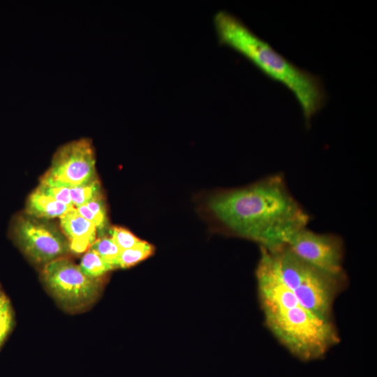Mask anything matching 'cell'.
Returning <instances> with one entry per match:
<instances>
[{
    "instance_id": "6",
    "label": "cell",
    "mask_w": 377,
    "mask_h": 377,
    "mask_svg": "<svg viewBox=\"0 0 377 377\" xmlns=\"http://www.w3.org/2000/svg\"><path fill=\"white\" fill-rule=\"evenodd\" d=\"M9 235L31 262L42 267L71 252L68 241L61 228L49 220L25 213L13 217Z\"/></svg>"
},
{
    "instance_id": "2",
    "label": "cell",
    "mask_w": 377,
    "mask_h": 377,
    "mask_svg": "<svg viewBox=\"0 0 377 377\" xmlns=\"http://www.w3.org/2000/svg\"><path fill=\"white\" fill-rule=\"evenodd\" d=\"M256 275L265 323L294 356L312 360L323 356L339 341L332 320H323L302 306L274 269L266 251Z\"/></svg>"
},
{
    "instance_id": "9",
    "label": "cell",
    "mask_w": 377,
    "mask_h": 377,
    "mask_svg": "<svg viewBox=\"0 0 377 377\" xmlns=\"http://www.w3.org/2000/svg\"><path fill=\"white\" fill-rule=\"evenodd\" d=\"M59 224L68 241L70 251L73 253H84L96 239L95 224L81 216L75 208L62 215Z\"/></svg>"
},
{
    "instance_id": "18",
    "label": "cell",
    "mask_w": 377,
    "mask_h": 377,
    "mask_svg": "<svg viewBox=\"0 0 377 377\" xmlns=\"http://www.w3.org/2000/svg\"><path fill=\"white\" fill-rule=\"evenodd\" d=\"M36 188L40 192L54 198L59 202L73 207L70 195V188L55 187L39 184Z\"/></svg>"
},
{
    "instance_id": "16",
    "label": "cell",
    "mask_w": 377,
    "mask_h": 377,
    "mask_svg": "<svg viewBox=\"0 0 377 377\" xmlns=\"http://www.w3.org/2000/svg\"><path fill=\"white\" fill-rule=\"evenodd\" d=\"M109 235L121 251L132 248L141 242V239L131 231L122 227H112Z\"/></svg>"
},
{
    "instance_id": "8",
    "label": "cell",
    "mask_w": 377,
    "mask_h": 377,
    "mask_svg": "<svg viewBox=\"0 0 377 377\" xmlns=\"http://www.w3.org/2000/svg\"><path fill=\"white\" fill-rule=\"evenodd\" d=\"M286 246L298 258L321 270L345 273L344 244L338 235L318 233L304 227L291 235Z\"/></svg>"
},
{
    "instance_id": "1",
    "label": "cell",
    "mask_w": 377,
    "mask_h": 377,
    "mask_svg": "<svg viewBox=\"0 0 377 377\" xmlns=\"http://www.w3.org/2000/svg\"><path fill=\"white\" fill-rule=\"evenodd\" d=\"M207 206L227 232L268 251L286 246L291 235L306 227L310 220L281 173L245 187L218 192Z\"/></svg>"
},
{
    "instance_id": "15",
    "label": "cell",
    "mask_w": 377,
    "mask_h": 377,
    "mask_svg": "<svg viewBox=\"0 0 377 377\" xmlns=\"http://www.w3.org/2000/svg\"><path fill=\"white\" fill-rule=\"evenodd\" d=\"M14 325V313L7 298L0 305V348L6 341Z\"/></svg>"
},
{
    "instance_id": "17",
    "label": "cell",
    "mask_w": 377,
    "mask_h": 377,
    "mask_svg": "<svg viewBox=\"0 0 377 377\" xmlns=\"http://www.w3.org/2000/svg\"><path fill=\"white\" fill-rule=\"evenodd\" d=\"M91 212L97 231L102 232L108 224V217L103 195L84 204Z\"/></svg>"
},
{
    "instance_id": "11",
    "label": "cell",
    "mask_w": 377,
    "mask_h": 377,
    "mask_svg": "<svg viewBox=\"0 0 377 377\" xmlns=\"http://www.w3.org/2000/svg\"><path fill=\"white\" fill-rule=\"evenodd\" d=\"M78 265L85 275L96 279L102 278L107 272L114 269L111 265L91 249L84 252Z\"/></svg>"
},
{
    "instance_id": "20",
    "label": "cell",
    "mask_w": 377,
    "mask_h": 377,
    "mask_svg": "<svg viewBox=\"0 0 377 377\" xmlns=\"http://www.w3.org/2000/svg\"><path fill=\"white\" fill-rule=\"evenodd\" d=\"M2 292H3V291H2L1 288V286H0V294H1Z\"/></svg>"
},
{
    "instance_id": "12",
    "label": "cell",
    "mask_w": 377,
    "mask_h": 377,
    "mask_svg": "<svg viewBox=\"0 0 377 377\" xmlns=\"http://www.w3.org/2000/svg\"><path fill=\"white\" fill-rule=\"evenodd\" d=\"M154 252L151 244L141 240L135 246L122 250L118 258V268H129L150 257Z\"/></svg>"
},
{
    "instance_id": "4",
    "label": "cell",
    "mask_w": 377,
    "mask_h": 377,
    "mask_svg": "<svg viewBox=\"0 0 377 377\" xmlns=\"http://www.w3.org/2000/svg\"><path fill=\"white\" fill-rule=\"evenodd\" d=\"M264 250L281 281L300 304L319 318L332 320L333 302L346 283V274L321 270L298 258L286 246Z\"/></svg>"
},
{
    "instance_id": "3",
    "label": "cell",
    "mask_w": 377,
    "mask_h": 377,
    "mask_svg": "<svg viewBox=\"0 0 377 377\" xmlns=\"http://www.w3.org/2000/svg\"><path fill=\"white\" fill-rule=\"evenodd\" d=\"M221 44L250 61L265 75L290 90L301 107L305 125L325 105L327 94L322 77L301 68L276 51L236 15L219 10L214 17Z\"/></svg>"
},
{
    "instance_id": "13",
    "label": "cell",
    "mask_w": 377,
    "mask_h": 377,
    "mask_svg": "<svg viewBox=\"0 0 377 377\" xmlns=\"http://www.w3.org/2000/svg\"><path fill=\"white\" fill-rule=\"evenodd\" d=\"M70 195L75 208L102 196L101 184L98 178L83 184L71 187Z\"/></svg>"
},
{
    "instance_id": "14",
    "label": "cell",
    "mask_w": 377,
    "mask_h": 377,
    "mask_svg": "<svg viewBox=\"0 0 377 377\" xmlns=\"http://www.w3.org/2000/svg\"><path fill=\"white\" fill-rule=\"evenodd\" d=\"M104 260L108 263L114 269L118 268L117 261L121 249L110 236H103L96 238L90 246Z\"/></svg>"
},
{
    "instance_id": "7",
    "label": "cell",
    "mask_w": 377,
    "mask_h": 377,
    "mask_svg": "<svg viewBox=\"0 0 377 377\" xmlns=\"http://www.w3.org/2000/svg\"><path fill=\"white\" fill-rule=\"evenodd\" d=\"M97 178L93 144L87 138L66 142L53 155L51 165L40 184L55 187H73Z\"/></svg>"
},
{
    "instance_id": "10",
    "label": "cell",
    "mask_w": 377,
    "mask_h": 377,
    "mask_svg": "<svg viewBox=\"0 0 377 377\" xmlns=\"http://www.w3.org/2000/svg\"><path fill=\"white\" fill-rule=\"evenodd\" d=\"M73 208L75 207L59 202L36 188L27 198L24 213L35 218L49 220L60 218Z\"/></svg>"
},
{
    "instance_id": "19",
    "label": "cell",
    "mask_w": 377,
    "mask_h": 377,
    "mask_svg": "<svg viewBox=\"0 0 377 377\" xmlns=\"http://www.w3.org/2000/svg\"><path fill=\"white\" fill-rule=\"evenodd\" d=\"M8 298L3 292L0 294V305Z\"/></svg>"
},
{
    "instance_id": "5",
    "label": "cell",
    "mask_w": 377,
    "mask_h": 377,
    "mask_svg": "<svg viewBox=\"0 0 377 377\" xmlns=\"http://www.w3.org/2000/svg\"><path fill=\"white\" fill-rule=\"evenodd\" d=\"M41 279L48 293L64 310L79 313L88 309L99 297L102 278L85 275L67 256L56 259L42 267Z\"/></svg>"
}]
</instances>
